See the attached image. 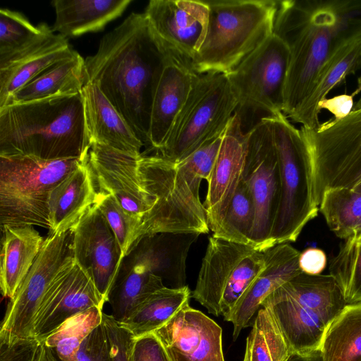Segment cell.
Masks as SVG:
<instances>
[{"label": "cell", "instance_id": "obj_1", "mask_svg": "<svg viewBox=\"0 0 361 361\" xmlns=\"http://www.w3.org/2000/svg\"><path fill=\"white\" fill-rule=\"evenodd\" d=\"M168 56L144 13H132L101 39L94 54L85 59V84L99 87L144 145Z\"/></svg>", "mask_w": 361, "mask_h": 361}, {"label": "cell", "instance_id": "obj_2", "mask_svg": "<svg viewBox=\"0 0 361 361\" xmlns=\"http://www.w3.org/2000/svg\"><path fill=\"white\" fill-rule=\"evenodd\" d=\"M361 17V1H278L274 33L287 44L289 66L283 113L292 118L338 37Z\"/></svg>", "mask_w": 361, "mask_h": 361}, {"label": "cell", "instance_id": "obj_3", "mask_svg": "<svg viewBox=\"0 0 361 361\" xmlns=\"http://www.w3.org/2000/svg\"><path fill=\"white\" fill-rule=\"evenodd\" d=\"M89 148L81 92L0 108V156L83 159Z\"/></svg>", "mask_w": 361, "mask_h": 361}, {"label": "cell", "instance_id": "obj_4", "mask_svg": "<svg viewBox=\"0 0 361 361\" xmlns=\"http://www.w3.org/2000/svg\"><path fill=\"white\" fill-rule=\"evenodd\" d=\"M206 34L192 64L197 74H227L274 33L278 1L204 0Z\"/></svg>", "mask_w": 361, "mask_h": 361}, {"label": "cell", "instance_id": "obj_5", "mask_svg": "<svg viewBox=\"0 0 361 361\" xmlns=\"http://www.w3.org/2000/svg\"><path fill=\"white\" fill-rule=\"evenodd\" d=\"M347 305L331 274L292 278L262 303L275 320L290 353L320 348L331 322Z\"/></svg>", "mask_w": 361, "mask_h": 361}, {"label": "cell", "instance_id": "obj_6", "mask_svg": "<svg viewBox=\"0 0 361 361\" xmlns=\"http://www.w3.org/2000/svg\"><path fill=\"white\" fill-rule=\"evenodd\" d=\"M138 158L99 144L92 145L86 156L97 191L114 196L127 214L142 222L141 240L173 231L183 211L167 193L147 190Z\"/></svg>", "mask_w": 361, "mask_h": 361}, {"label": "cell", "instance_id": "obj_7", "mask_svg": "<svg viewBox=\"0 0 361 361\" xmlns=\"http://www.w3.org/2000/svg\"><path fill=\"white\" fill-rule=\"evenodd\" d=\"M82 159L0 156V225L49 228L48 200L54 188Z\"/></svg>", "mask_w": 361, "mask_h": 361}, {"label": "cell", "instance_id": "obj_8", "mask_svg": "<svg viewBox=\"0 0 361 361\" xmlns=\"http://www.w3.org/2000/svg\"><path fill=\"white\" fill-rule=\"evenodd\" d=\"M281 176V200L270 247L296 241L305 226L319 211L312 196V166L300 130L283 112L269 117Z\"/></svg>", "mask_w": 361, "mask_h": 361}, {"label": "cell", "instance_id": "obj_9", "mask_svg": "<svg viewBox=\"0 0 361 361\" xmlns=\"http://www.w3.org/2000/svg\"><path fill=\"white\" fill-rule=\"evenodd\" d=\"M237 106L226 74H198L164 145L155 154L176 164L181 161L204 142L224 132Z\"/></svg>", "mask_w": 361, "mask_h": 361}, {"label": "cell", "instance_id": "obj_10", "mask_svg": "<svg viewBox=\"0 0 361 361\" xmlns=\"http://www.w3.org/2000/svg\"><path fill=\"white\" fill-rule=\"evenodd\" d=\"M300 130L310 157L312 196L318 207L326 190L352 189L361 182V98L343 118Z\"/></svg>", "mask_w": 361, "mask_h": 361}, {"label": "cell", "instance_id": "obj_11", "mask_svg": "<svg viewBox=\"0 0 361 361\" xmlns=\"http://www.w3.org/2000/svg\"><path fill=\"white\" fill-rule=\"evenodd\" d=\"M290 51L273 33L233 71L227 73L238 101L235 114L248 131L262 118L283 112Z\"/></svg>", "mask_w": 361, "mask_h": 361}, {"label": "cell", "instance_id": "obj_12", "mask_svg": "<svg viewBox=\"0 0 361 361\" xmlns=\"http://www.w3.org/2000/svg\"><path fill=\"white\" fill-rule=\"evenodd\" d=\"M265 264L264 251L212 236L191 297L209 313L227 321Z\"/></svg>", "mask_w": 361, "mask_h": 361}, {"label": "cell", "instance_id": "obj_13", "mask_svg": "<svg viewBox=\"0 0 361 361\" xmlns=\"http://www.w3.org/2000/svg\"><path fill=\"white\" fill-rule=\"evenodd\" d=\"M247 149L242 178L255 204V217L251 246L264 251L270 248V237L281 200V176L271 120L262 118L247 132Z\"/></svg>", "mask_w": 361, "mask_h": 361}, {"label": "cell", "instance_id": "obj_14", "mask_svg": "<svg viewBox=\"0 0 361 361\" xmlns=\"http://www.w3.org/2000/svg\"><path fill=\"white\" fill-rule=\"evenodd\" d=\"M72 229L49 234L32 266L9 300L1 324L0 340L33 337L35 314L51 281L73 257ZM34 338V337H33Z\"/></svg>", "mask_w": 361, "mask_h": 361}, {"label": "cell", "instance_id": "obj_15", "mask_svg": "<svg viewBox=\"0 0 361 361\" xmlns=\"http://www.w3.org/2000/svg\"><path fill=\"white\" fill-rule=\"evenodd\" d=\"M73 259L108 302L124 257L118 240L95 204L71 228Z\"/></svg>", "mask_w": 361, "mask_h": 361}, {"label": "cell", "instance_id": "obj_16", "mask_svg": "<svg viewBox=\"0 0 361 361\" xmlns=\"http://www.w3.org/2000/svg\"><path fill=\"white\" fill-rule=\"evenodd\" d=\"M144 14L166 52L192 63L207 29L209 8L204 1L151 0Z\"/></svg>", "mask_w": 361, "mask_h": 361}, {"label": "cell", "instance_id": "obj_17", "mask_svg": "<svg viewBox=\"0 0 361 361\" xmlns=\"http://www.w3.org/2000/svg\"><path fill=\"white\" fill-rule=\"evenodd\" d=\"M103 302L88 274L73 257L51 281L35 317L33 337L44 341L68 318Z\"/></svg>", "mask_w": 361, "mask_h": 361}, {"label": "cell", "instance_id": "obj_18", "mask_svg": "<svg viewBox=\"0 0 361 361\" xmlns=\"http://www.w3.org/2000/svg\"><path fill=\"white\" fill-rule=\"evenodd\" d=\"M153 334L170 361H225L221 328L190 302Z\"/></svg>", "mask_w": 361, "mask_h": 361}, {"label": "cell", "instance_id": "obj_19", "mask_svg": "<svg viewBox=\"0 0 361 361\" xmlns=\"http://www.w3.org/2000/svg\"><path fill=\"white\" fill-rule=\"evenodd\" d=\"M361 68V17L338 37L307 97L291 119L307 129L319 125V104L348 75Z\"/></svg>", "mask_w": 361, "mask_h": 361}, {"label": "cell", "instance_id": "obj_20", "mask_svg": "<svg viewBox=\"0 0 361 361\" xmlns=\"http://www.w3.org/2000/svg\"><path fill=\"white\" fill-rule=\"evenodd\" d=\"M247 135L240 120L234 114L224 135L221 145L209 178L203 204L209 229L219 226L242 178Z\"/></svg>", "mask_w": 361, "mask_h": 361}, {"label": "cell", "instance_id": "obj_21", "mask_svg": "<svg viewBox=\"0 0 361 361\" xmlns=\"http://www.w3.org/2000/svg\"><path fill=\"white\" fill-rule=\"evenodd\" d=\"M197 75L191 63L169 54L150 114L147 145L156 154L164 145Z\"/></svg>", "mask_w": 361, "mask_h": 361}, {"label": "cell", "instance_id": "obj_22", "mask_svg": "<svg viewBox=\"0 0 361 361\" xmlns=\"http://www.w3.org/2000/svg\"><path fill=\"white\" fill-rule=\"evenodd\" d=\"M265 267L240 297L227 322L233 324V338L251 325V319L262 302L283 283L302 273L299 267L300 252L288 243L264 250Z\"/></svg>", "mask_w": 361, "mask_h": 361}, {"label": "cell", "instance_id": "obj_23", "mask_svg": "<svg viewBox=\"0 0 361 361\" xmlns=\"http://www.w3.org/2000/svg\"><path fill=\"white\" fill-rule=\"evenodd\" d=\"M133 256L122 262L110 292V314L118 323L125 320L149 295L166 286L158 276V266L147 238L132 251Z\"/></svg>", "mask_w": 361, "mask_h": 361}, {"label": "cell", "instance_id": "obj_24", "mask_svg": "<svg viewBox=\"0 0 361 361\" xmlns=\"http://www.w3.org/2000/svg\"><path fill=\"white\" fill-rule=\"evenodd\" d=\"M81 93L90 147L103 145L140 157L143 142L99 87L87 82Z\"/></svg>", "mask_w": 361, "mask_h": 361}, {"label": "cell", "instance_id": "obj_25", "mask_svg": "<svg viewBox=\"0 0 361 361\" xmlns=\"http://www.w3.org/2000/svg\"><path fill=\"white\" fill-rule=\"evenodd\" d=\"M97 195L95 181L85 157L49 195V234L71 229L95 203Z\"/></svg>", "mask_w": 361, "mask_h": 361}, {"label": "cell", "instance_id": "obj_26", "mask_svg": "<svg viewBox=\"0 0 361 361\" xmlns=\"http://www.w3.org/2000/svg\"><path fill=\"white\" fill-rule=\"evenodd\" d=\"M0 256V287L12 298L37 258L44 239L32 225L5 226Z\"/></svg>", "mask_w": 361, "mask_h": 361}, {"label": "cell", "instance_id": "obj_27", "mask_svg": "<svg viewBox=\"0 0 361 361\" xmlns=\"http://www.w3.org/2000/svg\"><path fill=\"white\" fill-rule=\"evenodd\" d=\"M132 0H54V32L68 37L102 30L119 17Z\"/></svg>", "mask_w": 361, "mask_h": 361}, {"label": "cell", "instance_id": "obj_28", "mask_svg": "<svg viewBox=\"0 0 361 361\" xmlns=\"http://www.w3.org/2000/svg\"><path fill=\"white\" fill-rule=\"evenodd\" d=\"M85 84V63L79 53L44 70L14 92L4 106L80 93ZM3 106V107H4Z\"/></svg>", "mask_w": 361, "mask_h": 361}, {"label": "cell", "instance_id": "obj_29", "mask_svg": "<svg viewBox=\"0 0 361 361\" xmlns=\"http://www.w3.org/2000/svg\"><path fill=\"white\" fill-rule=\"evenodd\" d=\"M68 39L54 35L44 44L0 68V108L11 96L51 65L72 56Z\"/></svg>", "mask_w": 361, "mask_h": 361}, {"label": "cell", "instance_id": "obj_30", "mask_svg": "<svg viewBox=\"0 0 361 361\" xmlns=\"http://www.w3.org/2000/svg\"><path fill=\"white\" fill-rule=\"evenodd\" d=\"M191 294L187 286L178 288L164 286L149 295L119 324L135 338L152 334L190 302Z\"/></svg>", "mask_w": 361, "mask_h": 361}, {"label": "cell", "instance_id": "obj_31", "mask_svg": "<svg viewBox=\"0 0 361 361\" xmlns=\"http://www.w3.org/2000/svg\"><path fill=\"white\" fill-rule=\"evenodd\" d=\"M54 31L47 23L34 26L23 14L0 9V68L44 44Z\"/></svg>", "mask_w": 361, "mask_h": 361}, {"label": "cell", "instance_id": "obj_32", "mask_svg": "<svg viewBox=\"0 0 361 361\" xmlns=\"http://www.w3.org/2000/svg\"><path fill=\"white\" fill-rule=\"evenodd\" d=\"M320 350L323 361H361V302L347 304L334 318Z\"/></svg>", "mask_w": 361, "mask_h": 361}, {"label": "cell", "instance_id": "obj_33", "mask_svg": "<svg viewBox=\"0 0 361 361\" xmlns=\"http://www.w3.org/2000/svg\"><path fill=\"white\" fill-rule=\"evenodd\" d=\"M319 209L329 229L345 240L354 235L361 221V193L351 188L328 189L322 195Z\"/></svg>", "mask_w": 361, "mask_h": 361}, {"label": "cell", "instance_id": "obj_34", "mask_svg": "<svg viewBox=\"0 0 361 361\" xmlns=\"http://www.w3.org/2000/svg\"><path fill=\"white\" fill-rule=\"evenodd\" d=\"M102 309L94 306L68 318L42 342L61 361H77L82 343L102 322Z\"/></svg>", "mask_w": 361, "mask_h": 361}, {"label": "cell", "instance_id": "obj_35", "mask_svg": "<svg viewBox=\"0 0 361 361\" xmlns=\"http://www.w3.org/2000/svg\"><path fill=\"white\" fill-rule=\"evenodd\" d=\"M255 217L252 196L242 178L221 223L212 236L251 246L250 236Z\"/></svg>", "mask_w": 361, "mask_h": 361}, {"label": "cell", "instance_id": "obj_36", "mask_svg": "<svg viewBox=\"0 0 361 361\" xmlns=\"http://www.w3.org/2000/svg\"><path fill=\"white\" fill-rule=\"evenodd\" d=\"M250 361H286L290 354L288 345L269 311L261 307L247 338Z\"/></svg>", "mask_w": 361, "mask_h": 361}, {"label": "cell", "instance_id": "obj_37", "mask_svg": "<svg viewBox=\"0 0 361 361\" xmlns=\"http://www.w3.org/2000/svg\"><path fill=\"white\" fill-rule=\"evenodd\" d=\"M329 271L347 304L361 302V235L345 240L331 260Z\"/></svg>", "mask_w": 361, "mask_h": 361}, {"label": "cell", "instance_id": "obj_38", "mask_svg": "<svg viewBox=\"0 0 361 361\" xmlns=\"http://www.w3.org/2000/svg\"><path fill=\"white\" fill-rule=\"evenodd\" d=\"M94 204L114 231L126 257L140 243L142 222L127 214L115 197L109 193L97 191Z\"/></svg>", "mask_w": 361, "mask_h": 361}, {"label": "cell", "instance_id": "obj_39", "mask_svg": "<svg viewBox=\"0 0 361 361\" xmlns=\"http://www.w3.org/2000/svg\"><path fill=\"white\" fill-rule=\"evenodd\" d=\"M224 132L225 130L204 142L178 163L190 173L202 180L208 181L221 145Z\"/></svg>", "mask_w": 361, "mask_h": 361}, {"label": "cell", "instance_id": "obj_40", "mask_svg": "<svg viewBox=\"0 0 361 361\" xmlns=\"http://www.w3.org/2000/svg\"><path fill=\"white\" fill-rule=\"evenodd\" d=\"M102 326L109 345L111 361H133L135 338L111 315L103 313Z\"/></svg>", "mask_w": 361, "mask_h": 361}, {"label": "cell", "instance_id": "obj_41", "mask_svg": "<svg viewBox=\"0 0 361 361\" xmlns=\"http://www.w3.org/2000/svg\"><path fill=\"white\" fill-rule=\"evenodd\" d=\"M77 361H111L102 324L83 341L77 355Z\"/></svg>", "mask_w": 361, "mask_h": 361}, {"label": "cell", "instance_id": "obj_42", "mask_svg": "<svg viewBox=\"0 0 361 361\" xmlns=\"http://www.w3.org/2000/svg\"><path fill=\"white\" fill-rule=\"evenodd\" d=\"M40 343L33 337L0 340V361H35Z\"/></svg>", "mask_w": 361, "mask_h": 361}, {"label": "cell", "instance_id": "obj_43", "mask_svg": "<svg viewBox=\"0 0 361 361\" xmlns=\"http://www.w3.org/2000/svg\"><path fill=\"white\" fill-rule=\"evenodd\" d=\"M133 361H170L162 344L153 334L135 338Z\"/></svg>", "mask_w": 361, "mask_h": 361}, {"label": "cell", "instance_id": "obj_44", "mask_svg": "<svg viewBox=\"0 0 361 361\" xmlns=\"http://www.w3.org/2000/svg\"><path fill=\"white\" fill-rule=\"evenodd\" d=\"M327 257L317 247H309L300 252L299 267L302 272L308 275H319L325 269Z\"/></svg>", "mask_w": 361, "mask_h": 361}, {"label": "cell", "instance_id": "obj_45", "mask_svg": "<svg viewBox=\"0 0 361 361\" xmlns=\"http://www.w3.org/2000/svg\"><path fill=\"white\" fill-rule=\"evenodd\" d=\"M353 94H340L331 98H325L319 104V109H325L331 113L334 119L339 120L348 116L353 109Z\"/></svg>", "mask_w": 361, "mask_h": 361}, {"label": "cell", "instance_id": "obj_46", "mask_svg": "<svg viewBox=\"0 0 361 361\" xmlns=\"http://www.w3.org/2000/svg\"><path fill=\"white\" fill-rule=\"evenodd\" d=\"M286 361H323L320 348L311 351L290 353Z\"/></svg>", "mask_w": 361, "mask_h": 361}, {"label": "cell", "instance_id": "obj_47", "mask_svg": "<svg viewBox=\"0 0 361 361\" xmlns=\"http://www.w3.org/2000/svg\"><path fill=\"white\" fill-rule=\"evenodd\" d=\"M35 361H61L53 349L41 342Z\"/></svg>", "mask_w": 361, "mask_h": 361}, {"label": "cell", "instance_id": "obj_48", "mask_svg": "<svg viewBox=\"0 0 361 361\" xmlns=\"http://www.w3.org/2000/svg\"><path fill=\"white\" fill-rule=\"evenodd\" d=\"M243 361H250V344L248 341L246 340V347Z\"/></svg>", "mask_w": 361, "mask_h": 361}, {"label": "cell", "instance_id": "obj_49", "mask_svg": "<svg viewBox=\"0 0 361 361\" xmlns=\"http://www.w3.org/2000/svg\"><path fill=\"white\" fill-rule=\"evenodd\" d=\"M361 235V221L356 228L354 235L353 236H360Z\"/></svg>", "mask_w": 361, "mask_h": 361}, {"label": "cell", "instance_id": "obj_50", "mask_svg": "<svg viewBox=\"0 0 361 361\" xmlns=\"http://www.w3.org/2000/svg\"><path fill=\"white\" fill-rule=\"evenodd\" d=\"M352 189L357 192L361 193V182L354 186Z\"/></svg>", "mask_w": 361, "mask_h": 361}]
</instances>
